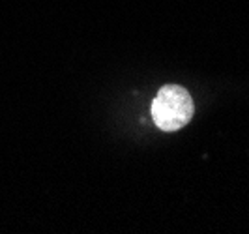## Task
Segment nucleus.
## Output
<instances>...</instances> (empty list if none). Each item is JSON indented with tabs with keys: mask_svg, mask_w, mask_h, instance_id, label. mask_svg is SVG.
Listing matches in <instances>:
<instances>
[{
	"mask_svg": "<svg viewBox=\"0 0 249 234\" xmlns=\"http://www.w3.org/2000/svg\"><path fill=\"white\" fill-rule=\"evenodd\" d=\"M193 99L186 88L165 85L152 101V118L163 131L182 129L193 118Z\"/></svg>",
	"mask_w": 249,
	"mask_h": 234,
	"instance_id": "f257e3e1",
	"label": "nucleus"
}]
</instances>
